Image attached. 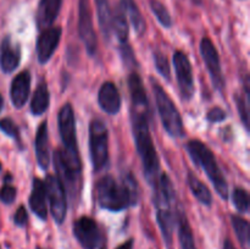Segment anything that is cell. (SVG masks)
<instances>
[{"label":"cell","mask_w":250,"mask_h":249,"mask_svg":"<svg viewBox=\"0 0 250 249\" xmlns=\"http://www.w3.org/2000/svg\"><path fill=\"white\" fill-rule=\"evenodd\" d=\"M132 127L137 150L143 165L144 175L149 185L155 188L160 176V165L149 131V110L132 107Z\"/></svg>","instance_id":"6da1fadb"},{"label":"cell","mask_w":250,"mask_h":249,"mask_svg":"<svg viewBox=\"0 0 250 249\" xmlns=\"http://www.w3.org/2000/svg\"><path fill=\"white\" fill-rule=\"evenodd\" d=\"M138 185L131 173L117 182L112 176H104L97 183V200L110 211H120L138 202Z\"/></svg>","instance_id":"7a4b0ae2"},{"label":"cell","mask_w":250,"mask_h":249,"mask_svg":"<svg viewBox=\"0 0 250 249\" xmlns=\"http://www.w3.org/2000/svg\"><path fill=\"white\" fill-rule=\"evenodd\" d=\"M187 150L189 153L190 158L193 159V161L205 171L209 180L214 185L217 194L224 198V199H227L229 198L227 181L225 176L222 175L212 151L203 142L198 141V139H193V141L188 142Z\"/></svg>","instance_id":"3957f363"},{"label":"cell","mask_w":250,"mask_h":249,"mask_svg":"<svg viewBox=\"0 0 250 249\" xmlns=\"http://www.w3.org/2000/svg\"><path fill=\"white\" fill-rule=\"evenodd\" d=\"M154 83L153 89L155 94L156 106H158L159 115H160L161 122H163L164 128L167 131V133L172 137H182L183 136V122L181 119V115L178 112L177 107L173 104L172 100L167 95V93L164 90V88L159 84L156 81H151Z\"/></svg>","instance_id":"277c9868"},{"label":"cell","mask_w":250,"mask_h":249,"mask_svg":"<svg viewBox=\"0 0 250 249\" xmlns=\"http://www.w3.org/2000/svg\"><path fill=\"white\" fill-rule=\"evenodd\" d=\"M89 149L93 168L100 171L109 159V136L107 128L102 120H93L89 126Z\"/></svg>","instance_id":"5b68a950"},{"label":"cell","mask_w":250,"mask_h":249,"mask_svg":"<svg viewBox=\"0 0 250 249\" xmlns=\"http://www.w3.org/2000/svg\"><path fill=\"white\" fill-rule=\"evenodd\" d=\"M73 234L83 249H106V238L97 222L82 216L73 224Z\"/></svg>","instance_id":"8992f818"},{"label":"cell","mask_w":250,"mask_h":249,"mask_svg":"<svg viewBox=\"0 0 250 249\" xmlns=\"http://www.w3.org/2000/svg\"><path fill=\"white\" fill-rule=\"evenodd\" d=\"M58 121L59 131H60V137L62 141V149H60V151L66 156L77 158L80 156V151H78L77 141H76L75 115L70 104H65L61 107Z\"/></svg>","instance_id":"52a82bcc"},{"label":"cell","mask_w":250,"mask_h":249,"mask_svg":"<svg viewBox=\"0 0 250 249\" xmlns=\"http://www.w3.org/2000/svg\"><path fill=\"white\" fill-rule=\"evenodd\" d=\"M45 194L50 203V211L56 224L61 225L66 217L67 211V202H66V190L62 182L58 176L48 175L45 178Z\"/></svg>","instance_id":"ba28073f"},{"label":"cell","mask_w":250,"mask_h":249,"mask_svg":"<svg viewBox=\"0 0 250 249\" xmlns=\"http://www.w3.org/2000/svg\"><path fill=\"white\" fill-rule=\"evenodd\" d=\"M173 66H175L181 98L188 102L194 94V81H193L192 66L183 51L178 50L173 54Z\"/></svg>","instance_id":"9c48e42d"},{"label":"cell","mask_w":250,"mask_h":249,"mask_svg":"<svg viewBox=\"0 0 250 249\" xmlns=\"http://www.w3.org/2000/svg\"><path fill=\"white\" fill-rule=\"evenodd\" d=\"M200 54H202L204 62L207 65L208 71L211 77L212 84L219 92H224L225 80L222 76L221 63H220L219 53L209 38H204L200 42Z\"/></svg>","instance_id":"30bf717a"},{"label":"cell","mask_w":250,"mask_h":249,"mask_svg":"<svg viewBox=\"0 0 250 249\" xmlns=\"http://www.w3.org/2000/svg\"><path fill=\"white\" fill-rule=\"evenodd\" d=\"M78 32L84 44L87 53L94 55L97 51V37L93 27L92 11L89 0H80V19H78Z\"/></svg>","instance_id":"8fae6325"},{"label":"cell","mask_w":250,"mask_h":249,"mask_svg":"<svg viewBox=\"0 0 250 249\" xmlns=\"http://www.w3.org/2000/svg\"><path fill=\"white\" fill-rule=\"evenodd\" d=\"M60 27H49L43 29L37 41V58L41 63H45L50 60L54 51L59 45L61 38Z\"/></svg>","instance_id":"7c38bea8"},{"label":"cell","mask_w":250,"mask_h":249,"mask_svg":"<svg viewBox=\"0 0 250 249\" xmlns=\"http://www.w3.org/2000/svg\"><path fill=\"white\" fill-rule=\"evenodd\" d=\"M21 61V49L19 44L5 37L0 45V68L4 73H11L19 67Z\"/></svg>","instance_id":"4fadbf2b"},{"label":"cell","mask_w":250,"mask_h":249,"mask_svg":"<svg viewBox=\"0 0 250 249\" xmlns=\"http://www.w3.org/2000/svg\"><path fill=\"white\" fill-rule=\"evenodd\" d=\"M31 89V73L28 71L19 73L12 80L11 89H10V97L15 107L21 109L26 104Z\"/></svg>","instance_id":"5bb4252c"},{"label":"cell","mask_w":250,"mask_h":249,"mask_svg":"<svg viewBox=\"0 0 250 249\" xmlns=\"http://www.w3.org/2000/svg\"><path fill=\"white\" fill-rule=\"evenodd\" d=\"M98 102L105 112L110 115L117 114L121 107V97L116 85L112 82L103 83L98 94Z\"/></svg>","instance_id":"9a60e30c"},{"label":"cell","mask_w":250,"mask_h":249,"mask_svg":"<svg viewBox=\"0 0 250 249\" xmlns=\"http://www.w3.org/2000/svg\"><path fill=\"white\" fill-rule=\"evenodd\" d=\"M62 0H41L37 10V24L39 29L49 28L60 12Z\"/></svg>","instance_id":"2e32d148"},{"label":"cell","mask_w":250,"mask_h":249,"mask_svg":"<svg viewBox=\"0 0 250 249\" xmlns=\"http://www.w3.org/2000/svg\"><path fill=\"white\" fill-rule=\"evenodd\" d=\"M34 149H36V156L38 165L41 168L46 170L50 163V154H49V136H48V124L46 121L42 122L38 127L34 141Z\"/></svg>","instance_id":"e0dca14e"},{"label":"cell","mask_w":250,"mask_h":249,"mask_svg":"<svg viewBox=\"0 0 250 249\" xmlns=\"http://www.w3.org/2000/svg\"><path fill=\"white\" fill-rule=\"evenodd\" d=\"M29 207L32 211L41 220H46L48 210H46V194L43 181L34 178L32 185L31 197H29Z\"/></svg>","instance_id":"ac0fdd59"},{"label":"cell","mask_w":250,"mask_h":249,"mask_svg":"<svg viewBox=\"0 0 250 249\" xmlns=\"http://www.w3.org/2000/svg\"><path fill=\"white\" fill-rule=\"evenodd\" d=\"M128 89L129 94H131L132 107L133 109L149 110L148 98H146V89H144L141 77L136 72L131 73V76H129Z\"/></svg>","instance_id":"d6986e66"},{"label":"cell","mask_w":250,"mask_h":249,"mask_svg":"<svg viewBox=\"0 0 250 249\" xmlns=\"http://www.w3.org/2000/svg\"><path fill=\"white\" fill-rule=\"evenodd\" d=\"M111 31H114L117 41L120 44H126L128 39V22H127V15L121 4L115 6L114 11L111 12Z\"/></svg>","instance_id":"ffe728a7"},{"label":"cell","mask_w":250,"mask_h":249,"mask_svg":"<svg viewBox=\"0 0 250 249\" xmlns=\"http://www.w3.org/2000/svg\"><path fill=\"white\" fill-rule=\"evenodd\" d=\"M156 208H158L156 217H158L159 227H160L166 244L170 246L172 242L173 226H175V217H173L172 210H171V207H167V205H159Z\"/></svg>","instance_id":"44dd1931"},{"label":"cell","mask_w":250,"mask_h":249,"mask_svg":"<svg viewBox=\"0 0 250 249\" xmlns=\"http://www.w3.org/2000/svg\"><path fill=\"white\" fill-rule=\"evenodd\" d=\"M177 225H178V239H180L181 248L182 249H197L193 237L192 228L189 226L185 212L178 211L177 214Z\"/></svg>","instance_id":"7402d4cb"},{"label":"cell","mask_w":250,"mask_h":249,"mask_svg":"<svg viewBox=\"0 0 250 249\" xmlns=\"http://www.w3.org/2000/svg\"><path fill=\"white\" fill-rule=\"evenodd\" d=\"M50 103V94H49L48 87L44 82L38 85V88L34 92L33 98L31 102V111L33 115H43L46 111Z\"/></svg>","instance_id":"603a6c76"},{"label":"cell","mask_w":250,"mask_h":249,"mask_svg":"<svg viewBox=\"0 0 250 249\" xmlns=\"http://www.w3.org/2000/svg\"><path fill=\"white\" fill-rule=\"evenodd\" d=\"M98 11V19H99L100 29L103 36L106 41L111 37V10H110L109 0H95Z\"/></svg>","instance_id":"cb8c5ba5"},{"label":"cell","mask_w":250,"mask_h":249,"mask_svg":"<svg viewBox=\"0 0 250 249\" xmlns=\"http://www.w3.org/2000/svg\"><path fill=\"white\" fill-rule=\"evenodd\" d=\"M120 4L122 5V7L126 11V15H128L129 21H131L134 31L138 34L143 33L146 31V22H144L143 16H142L141 11H139L136 1L134 0H121Z\"/></svg>","instance_id":"d4e9b609"},{"label":"cell","mask_w":250,"mask_h":249,"mask_svg":"<svg viewBox=\"0 0 250 249\" xmlns=\"http://www.w3.org/2000/svg\"><path fill=\"white\" fill-rule=\"evenodd\" d=\"M188 186L192 190L193 195L204 205H211L212 197L209 188L202 182L198 177H195L193 173H188Z\"/></svg>","instance_id":"484cf974"},{"label":"cell","mask_w":250,"mask_h":249,"mask_svg":"<svg viewBox=\"0 0 250 249\" xmlns=\"http://www.w3.org/2000/svg\"><path fill=\"white\" fill-rule=\"evenodd\" d=\"M232 225H233L234 232L238 238L239 243L244 249H248L250 241V231H249V222L241 216H232Z\"/></svg>","instance_id":"4316f807"},{"label":"cell","mask_w":250,"mask_h":249,"mask_svg":"<svg viewBox=\"0 0 250 249\" xmlns=\"http://www.w3.org/2000/svg\"><path fill=\"white\" fill-rule=\"evenodd\" d=\"M149 5H150L151 11L155 15L161 26L165 27V28H170L172 26V17H171L168 10L165 7V5L161 4L159 0H150Z\"/></svg>","instance_id":"83f0119b"},{"label":"cell","mask_w":250,"mask_h":249,"mask_svg":"<svg viewBox=\"0 0 250 249\" xmlns=\"http://www.w3.org/2000/svg\"><path fill=\"white\" fill-rule=\"evenodd\" d=\"M232 200L238 212H247L249 210V195L244 188H236L232 194Z\"/></svg>","instance_id":"f1b7e54d"},{"label":"cell","mask_w":250,"mask_h":249,"mask_svg":"<svg viewBox=\"0 0 250 249\" xmlns=\"http://www.w3.org/2000/svg\"><path fill=\"white\" fill-rule=\"evenodd\" d=\"M154 61H155V67L156 70H158V72L160 73L166 81H170L171 68L167 58H166L163 53H155L154 54Z\"/></svg>","instance_id":"f546056e"},{"label":"cell","mask_w":250,"mask_h":249,"mask_svg":"<svg viewBox=\"0 0 250 249\" xmlns=\"http://www.w3.org/2000/svg\"><path fill=\"white\" fill-rule=\"evenodd\" d=\"M248 99H244L243 95L236 94V104L237 110L239 112V117H241L242 122L246 126L247 129H249V109H248Z\"/></svg>","instance_id":"4dcf8cb0"},{"label":"cell","mask_w":250,"mask_h":249,"mask_svg":"<svg viewBox=\"0 0 250 249\" xmlns=\"http://www.w3.org/2000/svg\"><path fill=\"white\" fill-rule=\"evenodd\" d=\"M0 129L6 136L12 137V138H19V129H17L16 124H14V121L11 119L0 120Z\"/></svg>","instance_id":"1f68e13d"},{"label":"cell","mask_w":250,"mask_h":249,"mask_svg":"<svg viewBox=\"0 0 250 249\" xmlns=\"http://www.w3.org/2000/svg\"><path fill=\"white\" fill-rule=\"evenodd\" d=\"M15 198H16V189L12 186L5 185L0 189V200L2 203H5V204H11V203H14Z\"/></svg>","instance_id":"d6a6232c"},{"label":"cell","mask_w":250,"mask_h":249,"mask_svg":"<svg viewBox=\"0 0 250 249\" xmlns=\"http://www.w3.org/2000/svg\"><path fill=\"white\" fill-rule=\"evenodd\" d=\"M120 51H121V56H122V60L125 61V63L128 66L133 65L136 63V60H134V54L133 50L129 48L128 44H121L120 45Z\"/></svg>","instance_id":"836d02e7"},{"label":"cell","mask_w":250,"mask_h":249,"mask_svg":"<svg viewBox=\"0 0 250 249\" xmlns=\"http://www.w3.org/2000/svg\"><path fill=\"white\" fill-rule=\"evenodd\" d=\"M207 117L210 122H221L226 119V114H225L224 110L220 109V107H214V109H211L208 112Z\"/></svg>","instance_id":"e575fe53"},{"label":"cell","mask_w":250,"mask_h":249,"mask_svg":"<svg viewBox=\"0 0 250 249\" xmlns=\"http://www.w3.org/2000/svg\"><path fill=\"white\" fill-rule=\"evenodd\" d=\"M27 217H28V215H27L26 209H24L23 207H20L19 209H17L16 214H15V217H14L15 224L20 227L24 226L27 222Z\"/></svg>","instance_id":"d590c367"},{"label":"cell","mask_w":250,"mask_h":249,"mask_svg":"<svg viewBox=\"0 0 250 249\" xmlns=\"http://www.w3.org/2000/svg\"><path fill=\"white\" fill-rule=\"evenodd\" d=\"M116 249H133V239H128L127 242L122 243L121 246L117 247Z\"/></svg>","instance_id":"8d00e7d4"},{"label":"cell","mask_w":250,"mask_h":249,"mask_svg":"<svg viewBox=\"0 0 250 249\" xmlns=\"http://www.w3.org/2000/svg\"><path fill=\"white\" fill-rule=\"evenodd\" d=\"M224 249H236V248H234L233 243H232L229 239H226V241H225V243H224Z\"/></svg>","instance_id":"74e56055"},{"label":"cell","mask_w":250,"mask_h":249,"mask_svg":"<svg viewBox=\"0 0 250 249\" xmlns=\"http://www.w3.org/2000/svg\"><path fill=\"white\" fill-rule=\"evenodd\" d=\"M2 106H4V99H2L1 94H0V111L2 110Z\"/></svg>","instance_id":"f35d334b"},{"label":"cell","mask_w":250,"mask_h":249,"mask_svg":"<svg viewBox=\"0 0 250 249\" xmlns=\"http://www.w3.org/2000/svg\"><path fill=\"white\" fill-rule=\"evenodd\" d=\"M192 1L194 2L195 5H200V4H202V1H203V0H192Z\"/></svg>","instance_id":"ab89813d"},{"label":"cell","mask_w":250,"mask_h":249,"mask_svg":"<svg viewBox=\"0 0 250 249\" xmlns=\"http://www.w3.org/2000/svg\"><path fill=\"white\" fill-rule=\"evenodd\" d=\"M37 249H44V248H41V247H37Z\"/></svg>","instance_id":"60d3db41"},{"label":"cell","mask_w":250,"mask_h":249,"mask_svg":"<svg viewBox=\"0 0 250 249\" xmlns=\"http://www.w3.org/2000/svg\"><path fill=\"white\" fill-rule=\"evenodd\" d=\"M0 171H1V164H0Z\"/></svg>","instance_id":"b9f144b4"}]
</instances>
